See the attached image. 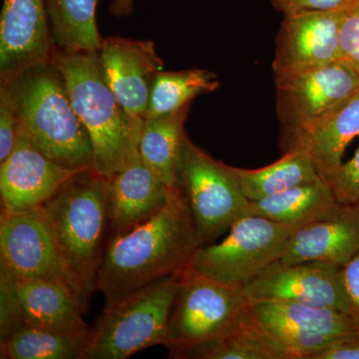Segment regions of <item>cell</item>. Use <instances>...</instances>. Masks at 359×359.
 Masks as SVG:
<instances>
[{"label": "cell", "mask_w": 359, "mask_h": 359, "mask_svg": "<svg viewBox=\"0 0 359 359\" xmlns=\"http://www.w3.org/2000/svg\"><path fill=\"white\" fill-rule=\"evenodd\" d=\"M201 247L192 212L178 188L154 217L110 238L97 275L105 306L177 275Z\"/></svg>", "instance_id": "obj_1"}, {"label": "cell", "mask_w": 359, "mask_h": 359, "mask_svg": "<svg viewBox=\"0 0 359 359\" xmlns=\"http://www.w3.org/2000/svg\"><path fill=\"white\" fill-rule=\"evenodd\" d=\"M7 80L18 116V128L33 145L60 166L93 169L94 154L65 79L53 63L34 66Z\"/></svg>", "instance_id": "obj_2"}, {"label": "cell", "mask_w": 359, "mask_h": 359, "mask_svg": "<svg viewBox=\"0 0 359 359\" xmlns=\"http://www.w3.org/2000/svg\"><path fill=\"white\" fill-rule=\"evenodd\" d=\"M52 63L65 79L73 108L93 148V169L111 179L138 148L144 121L132 119L110 88L97 52L56 50Z\"/></svg>", "instance_id": "obj_3"}, {"label": "cell", "mask_w": 359, "mask_h": 359, "mask_svg": "<svg viewBox=\"0 0 359 359\" xmlns=\"http://www.w3.org/2000/svg\"><path fill=\"white\" fill-rule=\"evenodd\" d=\"M39 209L68 268L92 295L111 236L109 179L94 169L78 172Z\"/></svg>", "instance_id": "obj_4"}, {"label": "cell", "mask_w": 359, "mask_h": 359, "mask_svg": "<svg viewBox=\"0 0 359 359\" xmlns=\"http://www.w3.org/2000/svg\"><path fill=\"white\" fill-rule=\"evenodd\" d=\"M179 273L105 306L92 327L84 359H126L149 347L166 346Z\"/></svg>", "instance_id": "obj_5"}, {"label": "cell", "mask_w": 359, "mask_h": 359, "mask_svg": "<svg viewBox=\"0 0 359 359\" xmlns=\"http://www.w3.org/2000/svg\"><path fill=\"white\" fill-rule=\"evenodd\" d=\"M250 302L244 290L230 287L187 266L179 273L178 289L168 325L165 347L169 358L235 327Z\"/></svg>", "instance_id": "obj_6"}, {"label": "cell", "mask_w": 359, "mask_h": 359, "mask_svg": "<svg viewBox=\"0 0 359 359\" xmlns=\"http://www.w3.org/2000/svg\"><path fill=\"white\" fill-rule=\"evenodd\" d=\"M177 188L185 198L201 245H210L249 215L243 195L226 164L215 160L186 133L177 169Z\"/></svg>", "instance_id": "obj_7"}, {"label": "cell", "mask_w": 359, "mask_h": 359, "mask_svg": "<svg viewBox=\"0 0 359 359\" xmlns=\"http://www.w3.org/2000/svg\"><path fill=\"white\" fill-rule=\"evenodd\" d=\"M295 230L264 217L247 215L231 226L221 243L198 248L188 266L224 285L244 290L282 259Z\"/></svg>", "instance_id": "obj_8"}, {"label": "cell", "mask_w": 359, "mask_h": 359, "mask_svg": "<svg viewBox=\"0 0 359 359\" xmlns=\"http://www.w3.org/2000/svg\"><path fill=\"white\" fill-rule=\"evenodd\" d=\"M0 273L13 280L61 283L89 304L91 294L68 268L39 209L20 214L1 212Z\"/></svg>", "instance_id": "obj_9"}, {"label": "cell", "mask_w": 359, "mask_h": 359, "mask_svg": "<svg viewBox=\"0 0 359 359\" xmlns=\"http://www.w3.org/2000/svg\"><path fill=\"white\" fill-rule=\"evenodd\" d=\"M88 304L61 283L13 280L0 273V332L22 323L65 332H84Z\"/></svg>", "instance_id": "obj_10"}, {"label": "cell", "mask_w": 359, "mask_h": 359, "mask_svg": "<svg viewBox=\"0 0 359 359\" xmlns=\"http://www.w3.org/2000/svg\"><path fill=\"white\" fill-rule=\"evenodd\" d=\"M276 112L283 134L301 128L351 98L359 90V73L344 60L276 78Z\"/></svg>", "instance_id": "obj_11"}, {"label": "cell", "mask_w": 359, "mask_h": 359, "mask_svg": "<svg viewBox=\"0 0 359 359\" xmlns=\"http://www.w3.org/2000/svg\"><path fill=\"white\" fill-rule=\"evenodd\" d=\"M250 304L259 320L292 359H308L337 337L359 332L355 318L339 309L294 302Z\"/></svg>", "instance_id": "obj_12"}, {"label": "cell", "mask_w": 359, "mask_h": 359, "mask_svg": "<svg viewBox=\"0 0 359 359\" xmlns=\"http://www.w3.org/2000/svg\"><path fill=\"white\" fill-rule=\"evenodd\" d=\"M244 292L250 302H294L328 306L351 314L344 268L334 264H285L278 261L245 287Z\"/></svg>", "instance_id": "obj_13"}, {"label": "cell", "mask_w": 359, "mask_h": 359, "mask_svg": "<svg viewBox=\"0 0 359 359\" xmlns=\"http://www.w3.org/2000/svg\"><path fill=\"white\" fill-rule=\"evenodd\" d=\"M344 9L285 15L276 43V78L341 60L340 25Z\"/></svg>", "instance_id": "obj_14"}, {"label": "cell", "mask_w": 359, "mask_h": 359, "mask_svg": "<svg viewBox=\"0 0 359 359\" xmlns=\"http://www.w3.org/2000/svg\"><path fill=\"white\" fill-rule=\"evenodd\" d=\"M98 56L117 100L132 119L144 121L153 83L164 70V61L158 55L154 42L105 37Z\"/></svg>", "instance_id": "obj_15"}, {"label": "cell", "mask_w": 359, "mask_h": 359, "mask_svg": "<svg viewBox=\"0 0 359 359\" xmlns=\"http://www.w3.org/2000/svg\"><path fill=\"white\" fill-rule=\"evenodd\" d=\"M78 172L49 159L18 128L13 150L0 163L1 212L20 214L39 209Z\"/></svg>", "instance_id": "obj_16"}, {"label": "cell", "mask_w": 359, "mask_h": 359, "mask_svg": "<svg viewBox=\"0 0 359 359\" xmlns=\"http://www.w3.org/2000/svg\"><path fill=\"white\" fill-rule=\"evenodd\" d=\"M56 48L45 0H4L0 15V79L50 63Z\"/></svg>", "instance_id": "obj_17"}, {"label": "cell", "mask_w": 359, "mask_h": 359, "mask_svg": "<svg viewBox=\"0 0 359 359\" xmlns=\"http://www.w3.org/2000/svg\"><path fill=\"white\" fill-rule=\"evenodd\" d=\"M359 252V211L341 205L325 218L297 229L280 263L318 262L344 268Z\"/></svg>", "instance_id": "obj_18"}, {"label": "cell", "mask_w": 359, "mask_h": 359, "mask_svg": "<svg viewBox=\"0 0 359 359\" xmlns=\"http://www.w3.org/2000/svg\"><path fill=\"white\" fill-rule=\"evenodd\" d=\"M109 183L110 238L154 217L167 204L174 189L144 163L138 148Z\"/></svg>", "instance_id": "obj_19"}, {"label": "cell", "mask_w": 359, "mask_h": 359, "mask_svg": "<svg viewBox=\"0 0 359 359\" xmlns=\"http://www.w3.org/2000/svg\"><path fill=\"white\" fill-rule=\"evenodd\" d=\"M359 136V90L344 103L301 128L283 136V151L301 149L327 180L342 164L348 144Z\"/></svg>", "instance_id": "obj_20"}, {"label": "cell", "mask_w": 359, "mask_h": 359, "mask_svg": "<svg viewBox=\"0 0 359 359\" xmlns=\"http://www.w3.org/2000/svg\"><path fill=\"white\" fill-rule=\"evenodd\" d=\"M175 359H292L250 308L235 327L216 339L182 351Z\"/></svg>", "instance_id": "obj_21"}, {"label": "cell", "mask_w": 359, "mask_h": 359, "mask_svg": "<svg viewBox=\"0 0 359 359\" xmlns=\"http://www.w3.org/2000/svg\"><path fill=\"white\" fill-rule=\"evenodd\" d=\"M341 205L323 177L250 202L249 215L299 229L330 216Z\"/></svg>", "instance_id": "obj_22"}, {"label": "cell", "mask_w": 359, "mask_h": 359, "mask_svg": "<svg viewBox=\"0 0 359 359\" xmlns=\"http://www.w3.org/2000/svg\"><path fill=\"white\" fill-rule=\"evenodd\" d=\"M92 327L65 332L15 323L0 332L1 359H84Z\"/></svg>", "instance_id": "obj_23"}, {"label": "cell", "mask_w": 359, "mask_h": 359, "mask_svg": "<svg viewBox=\"0 0 359 359\" xmlns=\"http://www.w3.org/2000/svg\"><path fill=\"white\" fill-rule=\"evenodd\" d=\"M226 169L250 202L271 197L320 177L313 160L301 149L285 151L280 159L259 169H242L229 165Z\"/></svg>", "instance_id": "obj_24"}, {"label": "cell", "mask_w": 359, "mask_h": 359, "mask_svg": "<svg viewBox=\"0 0 359 359\" xmlns=\"http://www.w3.org/2000/svg\"><path fill=\"white\" fill-rule=\"evenodd\" d=\"M191 105L172 114L145 119L139 140L142 160L168 187L176 188L177 169Z\"/></svg>", "instance_id": "obj_25"}, {"label": "cell", "mask_w": 359, "mask_h": 359, "mask_svg": "<svg viewBox=\"0 0 359 359\" xmlns=\"http://www.w3.org/2000/svg\"><path fill=\"white\" fill-rule=\"evenodd\" d=\"M99 0H45L57 50L97 52L103 39L96 22Z\"/></svg>", "instance_id": "obj_26"}, {"label": "cell", "mask_w": 359, "mask_h": 359, "mask_svg": "<svg viewBox=\"0 0 359 359\" xmlns=\"http://www.w3.org/2000/svg\"><path fill=\"white\" fill-rule=\"evenodd\" d=\"M219 86L215 73L200 68L162 71L153 83L145 119L177 112L191 105L196 97L216 91Z\"/></svg>", "instance_id": "obj_27"}, {"label": "cell", "mask_w": 359, "mask_h": 359, "mask_svg": "<svg viewBox=\"0 0 359 359\" xmlns=\"http://www.w3.org/2000/svg\"><path fill=\"white\" fill-rule=\"evenodd\" d=\"M18 133V116L11 86L7 80L0 79V163L13 150Z\"/></svg>", "instance_id": "obj_28"}, {"label": "cell", "mask_w": 359, "mask_h": 359, "mask_svg": "<svg viewBox=\"0 0 359 359\" xmlns=\"http://www.w3.org/2000/svg\"><path fill=\"white\" fill-rule=\"evenodd\" d=\"M335 197L341 205H355L359 201V147L351 160L340 165L328 177Z\"/></svg>", "instance_id": "obj_29"}, {"label": "cell", "mask_w": 359, "mask_h": 359, "mask_svg": "<svg viewBox=\"0 0 359 359\" xmlns=\"http://www.w3.org/2000/svg\"><path fill=\"white\" fill-rule=\"evenodd\" d=\"M341 60L359 73V0H351L344 8L340 25Z\"/></svg>", "instance_id": "obj_30"}, {"label": "cell", "mask_w": 359, "mask_h": 359, "mask_svg": "<svg viewBox=\"0 0 359 359\" xmlns=\"http://www.w3.org/2000/svg\"><path fill=\"white\" fill-rule=\"evenodd\" d=\"M276 11L285 15L306 11H337L346 8L351 0H271Z\"/></svg>", "instance_id": "obj_31"}, {"label": "cell", "mask_w": 359, "mask_h": 359, "mask_svg": "<svg viewBox=\"0 0 359 359\" xmlns=\"http://www.w3.org/2000/svg\"><path fill=\"white\" fill-rule=\"evenodd\" d=\"M308 359H359V332L337 337Z\"/></svg>", "instance_id": "obj_32"}, {"label": "cell", "mask_w": 359, "mask_h": 359, "mask_svg": "<svg viewBox=\"0 0 359 359\" xmlns=\"http://www.w3.org/2000/svg\"><path fill=\"white\" fill-rule=\"evenodd\" d=\"M344 283L351 304V314L359 325V252L344 266Z\"/></svg>", "instance_id": "obj_33"}, {"label": "cell", "mask_w": 359, "mask_h": 359, "mask_svg": "<svg viewBox=\"0 0 359 359\" xmlns=\"http://www.w3.org/2000/svg\"><path fill=\"white\" fill-rule=\"evenodd\" d=\"M109 11L117 18L130 16L134 11V0H113Z\"/></svg>", "instance_id": "obj_34"}, {"label": "cell", "mask_w": 359, "mask_h": 359, "mask_svg": "<svg viewBox=\"0 0 359 359\" xmlns=\"http://www.w3.org/2000/svg\"><path fill=\"white\" fill-rule=\"evenodd\" d=\"M355 205L356 209H358V211H359V201H358V203H356V204H355V205Z\"/></svg>", "instance_id": "obj_35"}]
</instances>
